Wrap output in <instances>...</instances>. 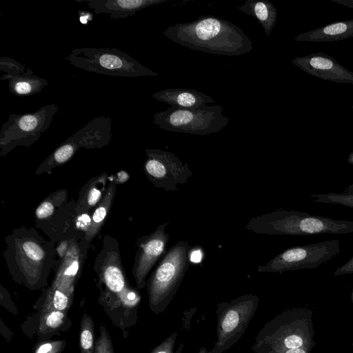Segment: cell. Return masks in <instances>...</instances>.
<instances>
[{"instance_id": "obj_1", "label": "cell", "mask_w": 353, "mask_h": 353, "mask_svg": "<svg viewBox=\"0 0 353 353\" xmlns=\"http://www.w3.org/2000/svg\"><path fill=\"white\" fill-rule=\"evenodd\" d=\"M4 241L3 257L12 280L32 291L46 287L58 260L55 243L25 226L14 229Z\"/></svg>"}, {"instance_id": "obj_2", "label": "cell", "mask_w": 353, "mask_h": 353, "mask_svg": "<svg viewBox=\"0 0 353 353\" xmlns=\"http://www.w3.org/2000/svg\"><path fill=\"white\" fill-rule=\"evenodd\" d=\"M163 34L183 47L212 54L240 56L253 50L252 41L240 27L212 15L176 23Z\"/></svg>"}, {"instance_id": "obj_3", "label": "cell", "mask_w": 353, "mask_h": 353, "mask_svg": "<svg viewBox=\"0 0 353 353\" xmlns=\"http://www.w3.org/2000/svg\"><path fill=\"white\" fill-rule=\"evenodd\" d=\"M245 228L259 234L268 235L345 234L353 232V221L280 209L251 218Z\"/></svg>"}, {"instance_id": "obj_4", "label": "cell", "mask_w": 353, "mask_h": 353, "mask_svg": "<svg viewBox=\"0 0 353 353\" xmlns=\"http://www.w3.org/2000/svg\"><path fill=\"white\" fill-rule=\"evenodd\" d=\"M191 246L177 241L159 261L146 283L148 305L154 314L163 313L177 292L190 266Z\"/></svg>"}, {"instance_id": "obj_5", "label": "cell", "mask_w": 353, "mask_h": 353, "mask_svg": "<svg viewBox=\"0 0 353 353\" xmlns=\"http://www.w3.org/2000/svg\"><path fill=\"white\" fill-rule=\"evenodd\" d=\"M77 211L76 201H68V190L61 189L48 196L35 210L37 225L54 241L61 242L82 236L88 228L90 218Z\"/></svg>"}, {"instance_id": "obj_6", "label": "cell", "mask_w": 353, "mask_h": 353, "mask_svg": "<svg viewBox=\"0 0 353 353\" xmlns=\"http://www.w3.org/2000/svg\"><path fill=\"white\" fill-rule=\"evenodd\" d=\"M65 59L76 68L97 74L120 77L159 75L127 53L114 48H75Z\"/></svg>"}, {"instance_id": "obj_7", "label": "cell", "mask_w": 353, "mask_h": 353, "mask_svg": "<svg viewBox=\"0 0 353 353\" xmlns=\"http://www.w3.org/2000/svg\"><path fill=\"white\" fill-rule=\"evenodd\" d=\"M230 119L220 105H205L183 108L171 106L153 115L158 128L174 132L207 135L218 132L228 125Z\"/></svg>"}, {"instance_id": "obj_8", "label": "cell", "mask_w": 353, "mask_h": 353, "mask_svg": "<svg viewBox=\"0 0 353 353\" xmlns=\"http://www.w3.org/2000/svg\"><path fill=\"white\" fill-rule=\"evenodd\" d=\"M259 299L243 294L230 302L217 303L216 341L211 350L201 347L199 353H223L241 338L257 310Z\"/></svg>"}, {"instance_id": "obj_9", "label": "cell", "mask_w": 353, "mask_h": 353, "mask_svg": "<svg viewBox=\"0 0 353 353\" xmlns=\"http://www.w3.org/2000/svg\"><path fill=\"white\" fill-rule=\"evenodd\" d=\"M59 110L56 104H48L23 114H10L0 130V155L6 156L18 146L29 147L49 128Z\"/></svg>"}, {"instance_id": "obj_10", "label": "cell", "mask_w": 353, "mask_h": 353, "mask_svg": "<svg viewBox=\"0 0 353 353\" xmlns=\"http://www.w3.org/2000/svg\"><path fill=\"white\" fill-rule=\"evenodd\" d=\"M110 117L97 116L61 143L37 168L36 174L48 173L68 162L80 148H102L112 139Z\"/></svg>"}, {"instance_id": "obj_11", "label": "cell", "mask_w": 353, "mask_h": 353, "mask_svg": "<svg viewBox=\"0 0 353 353\" xmlns=\"http://www.w3.org/2000/svg\"><path fill=\"white\" fill-rule=\"evenodd\" d=\"M295 310L284 312L266 323L255 337L251 350L255 353H279L306 347L303 324Z\"/></svg>"}, {"instance_id": "obj_12", "label": "cell", "mask_w": 353, "mask_h": 353, "mask_svg": "<svg viewBox=\"0 0 353 353\" xmlns=\"http://www.w3.org/2000/svg\"><path fill=\"white\" fill-rule=\"evenodd\" d=\"M340 252V241L326 240L315 243L290 247L259 265L258 272L283 273L285 271L316 268L332 260Z\"/></svg>"}, {"instance_id": "obj_13", "label": "cell", "mask_w": 353, "mask_h": 353, "mask_svg": "<svg viewBox=\"0 0 353 353\" xmlns=\"http://www.w3.org/2000/svg\"><path fill=\"white\" fill-rule=\"evenodd\" d=\"M147 159L143 170L148 179L158 188L177 191L178 185L187 183L193 172L188 163L174 153L161 149L145 150Z\"/></svg>"}, {"instance_id": "obj_14", "label": "cell", "mask_w": 353, "mask_h": 353, "mask_svg": "<svg viewBox=\"0 0 353 353\" xmlns=\"http://www.w3.org/2000/svg\"><path fill=\"white\" fill-rule=\"evenodd\" d=\"M93 268L98 276L99 292H121L130 285L122 265L119 243L109 234L103 238Z\"/></svg>"}, {"instance_id": "obj_15", "label": "cell", "mask_w": 353, "mask_h": 353, "mask_svg": "<svg viewBox=\"0 0 353 353\" xmlns=\"http://www.w3.org/2000/svg\"><path fill=\"white\" fill-rule=\"evenodd\" d=\"M88 248L83 235L59 242L57 248L59 259L52 285L65 290L74 292Z\"/></svg>"}, {"instance_id": "obj_16", "label": "cell", "mask_w": 353, "mask_h": 353, "mask_svg": "<svg viewBox=\"0 0 353 353\" xmlns=\"http://www.w3.org/2000/svg\"><path fill=\"white\" fill-rule=\"evenodd\" d=\"M168 222L160 224L152 233L137 239V250L132 266V274L139 290L146 287V278L163 256L170 234L165 232Z\"/></svg>"}, {"instance_id": "obj_17", "label": "cell", "mask_w": 353, "mask_h": 353, "mask_svg": "<svg viewBox=\"0 0 353 353\" xmlns=\"http://www.w3.org/2000/svg\"><path fill=\"white\" fill-rule=\"evenodd\" d=\"M292 63L303 72L321 79L353 84V72L325 53L314 52L296 57L292 60Z\"/></svg>"}, {"instance_id": "obj_18", "label": "cell", "mask_w": 353, "mask_h": 353, "mask_svg": "<svg viewBox=\"0 0 353 353\" xmlns=\"http://www.w3.org/2000/svg\"><path fill=\"white\" fill-rule=\"evenodd\" d=\"M0 70L3 71L1 80H8L9 91L17 97H27L39 94L48 85V81L34 74L18 61L7 57L0 58Z\"/></svg>"}, {"instance_id": "obj_19", "label": "cell", "mask_w": 353, "mask_h": 353, "mask_svg": "<svg viewBox=\"0 0 353 353\" xmlns=\"http://www.w3.org/2000/svg\"><path fill=\"white\" fill-rule=\"evenodd\" d=\"M72 323L66 312L39 309L29 316L21 327L28 337L36 334L39 341H46L67 332Z\"/></svg>"}, {"instance_id": "obj_20", "label": "cell", "mask_w": 353, "mask_h": 353, "mask_svg": "<svg viewBox=\"0 0 353 353\" xmlns=\"http://www.w3.org/2000/svg\"><path fill=\"white\" fill-rule=\"evenodd\" d=\"M170 0H76L85 3L95 14H107L111 19H119L131 17L137 12Z\"/></svg>"}, {"instance_id": "obj_21", "label": "cell", "mask_w": 353, "mask_h": 353, "mask_svg": "<svg viewBox=\"0 0 353 353\" xmlns=\"http://www.w3.org/2000/svg\"><path fill=\"white\" fill-rule=\"evenodd\" d=\"M152 97L171 106L183 108L214 103L211 97L192 88H167L154 93Z\"/></svg>"}, {"instance_id": "obj_22", "label": "cell", "mask_w": 353, "mask_h": 353, "mask_svg": "<svg viewBox=\"0 0 353 353\" xmlns=\"http://www.w3.org/2000/svg\"><path fill=\"white\" fill-rule=\"evenodd\" d=\"M353 37V19L334 21L301 33L294 40L301 42H331Z\"/></svg>"}, {"instance_id": "obj_23", "label": "cell", "mask_w": 353, "mask_h": 353, "mask_svg": "<svg viewBox=\"0 0 353 353\" xmlns=\"http://www.w3.org/2000/svg\"><path fill=\"white\" fill-rule=\"evenodd\" d=\"M117 185L116 180H112L110 182L101 200L95 207L90 216L89 226L85 233L83 234L84 241L89 245L94 238L100 232L105 223L115 196Z\"/></svg>"}, {"instance_id": "obj_24", "label": "cell", "mask_w": 353, "mask_h": 353, "mask_svg": "<svg viewBox=\"0 0 353 353\" xmlns=\"http://www.w3.org/2000/svg\"><path fill=\"white\" fill-rule=\"evenodd\" d=\"M108 174L103 172L91 178L81 189L76 201L77 211L80 214H88L95 208L107 188Z\"/></svg>"}, {"instance_id": "obj_25", "label": "cell", "mask_w": 353, "mask_h": 353, "mask_svg": "<svg viewBox=\"0 0 353 353\" xmlns=\"http://www.w3.org/2000/svg\"><path fill=\"white\" fill-rule=\"evenodd\" d=\"M239 10L255 18L262 26L267 37L270 35L277 19L278 11L268 0H247Z\"/></svg>"}, {"instance_id": "obj_26", "label": "cell", "mask_w": 353, "mask_h": 353, "mask_svg": "<svg viewBox=\"0 0 353 353\" xmlns=\"http://www.w3.org/2000/svg\"><path fill=\"white\" fill-rule=\"evenodd\" d=\"M74 292L63 290L51 284L44 290L33 308L54 310L68 313L73 304Z\"/></svg>"}, {"instance_id": "obj_27", "label": "cell", "mask_w": 353, "mask_h": 353, "mask_svg": "<svg viewBox=\"0 0 353 353\" xmlns=\"http://www.w3.org/2000/svg\"><path fill=\"white\" fill-rule=\"evenodd\" d=\"M94 322L93 319L84 312L80 323V353H94Z\"/></svg>"}, {"instance_id": "obj_28", "label": "cell", "mask_w": 353, "mask_h": 353, "mask_svg": "<svg viewBox=\"0 0 353 353\" xmlns=\"http://www.w3.org/2000/svg\"><path fill=\"white\" fill-rule=\"evenodd\" d=\"M310 197L313 203L341 205L353 208V195L342 193L314 194Z\"/></svg>"}, {"instance_id": "obj_29", "label": "cell", "mask_w": 353, "mask_h": 353, "mask_svg": "<svg viewBox=\"0 0 353 353\" xmlns=\"http://www.w3.org/2000/svg\"><path fill=\"white\" fill-rule=\"evenodd\" d=\"M67 345V341L61 340L39 341L33 347V353H62Z\"/></svg>"}, {"instance_id": "obj_30", "label": "cell", "mask_w": 353, "mask_h": 353, "mask_svg": "<svg viewBox=\"0 0 353 353\" xmlns=\"http://www.w3.org/2000/svg\"><path fill=\"white\" fill-rule=\"evenodd\" d=\"M94 353H115L112 338L107 328L101 323L99 326V335L95 340Z\"/></svg>"}, {"instance_id": "obj_31", "label": "cell", "mask_w": 353, "mask_h": 353, "mask_svg": "<svg viewBox=\"0 0 353 353\" xmlns=\"http://www.w3.org/2000/svg\"><path fill=\"white\" fill-rule=\"evenodd\" d=\"M178 333L174 332L168 336L160 344L156 346L150 353H182L183 344L175 350V343Z\"/></svg>"}, {"instance_id": "obj_32", "label": "cell", "mask_w": 353, "mask_h": 353, "mask_svg": "<svg viewBox=\"0 0 353 353\" xmlns=\"http://www.w3.org/2000/svg\"><path fill=\"white\" fill-rule=\"evenodd\" d=\"M0 304L5 309L12 313L14 315H18V309L11 299L10 295L6 288L1 285L0 291Z\"/></svg>"}, {"instance_id": "obj_33", "label": "cell", "mask_w": 353, "mask_h": 353, "mask_svg": "<svg viewBox=\"0 0 353 353\" xmlns=\"http://www.w3.org/2000/svg\"><path fill=\"white\" fill-rule=\"evenodd\" d=\"M353 274V255L349 261L339 267L334 272V276Z\"/></svg>"}, {"instance_id": "obj_34", "label": "cell", "mask_w": 353, "mask_h": 353, "mask_svg": "<svg viewBox=\"0 0 353 353\" xmlns=\"http://www.w3.org/2000/svg\"><path fill=\"white\" fill-rule=\"evenodd\" d=\"M202 259V252L200 249H192L190 253V261L192 263H199Z\"/></svg>"}, {"instance_id": "obj_35", "label": "cell", "mask_w": 353, "mask_h": 353, "mask_svg": "<svg viewBox=\"0 0 353 353\" xmlns=\"http://www.w3.org/2000/svg\"><path fill=\"white\" fill-rule=\"evenodd\" d=\"M331 2L353 9V0H330Z\"/></svg>"}, {"instance_id": "obj_36", "label": "cell", "mask_w": 353, "mask_h": 353, "mask_svg": "<svg viewBox=\"0 0 353 353\" xmlns=\"http://www.w3.org/2000/svg\"><path fill=\"white\" fill-rule=\"evenodd\" d=\"M279 353H308L307 349L303 347L288 349Z\"/></svg>"}, {"instance_id": "obj_37", "label": "cell", "mask_w": 353, "mask_h": 353, "mask_svg": "<svg viewBox=\"0 0 353 353\" xmlns=\"http://www.w3.org/2000/svg\"><path fill=\"white\" fill-rule=\"evenodd\" d=\"M89 17V13H82V15L80 17V21L81 23H86L89 21V19L88 17Z\"/></svg>"}, {"instance_id": "obj_38", "label": "cell", "mask_w": 353, "mask_h": 353, "mask_svg": "<svg viewBox=\"0 0 353 353\" xmlns=\"http://www.w3.org/2000/svg\"><path fill=\"white\" fill-rule=\"evenodd\" d=\"M343 192L347 194L353 195V183L349 185Z\"/></svg>"}, {"instance_id": "obj_39", "label": "cell", "mask_w": 353, "mask_h": 353, "mask_svg": "<svg viewBox=\"0 0 353 353\" xmlns=\"http://www.w3.org/2000/svg\"><path fill=\"white\" fill-rule=\"evenodd\" d=\"M347 161L349 164L353 165V151L351 152L347 156Z\"/></svg>"}, {"instance_id": "obj_40", "label": "cell", "mask_w": 353, "mask_h": 353, "mask_svg": "<svg viewBox=\"0 0 353 353\" xmlns=\"http://www.w3.org/2000/svg\"><path fill=\"white\" fill-rule=\"evenodd\" d=\"M351 298H352V303H353V289H352V291Z\"/></svg>"}, {"instance_id": "obj_41", "label": "cell", "mask_w": 353, "mask_h": 353, "mask_svg": "<svg viewBox=\"0 0 353 353\" xmlns=\"http://www.w3.org/2000/svg\"><path fill=\"white\" fill-rule=\"evenodd\" d=\"M352 109L353 110V106L352 107Z\"/></svg>"}]
</instances>
